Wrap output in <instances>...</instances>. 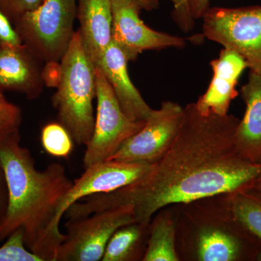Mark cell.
Returning a JSON list of instances; mask_svg holds the SVG:
<instances>
[{"label": "cell", "instance_id": "1", "mask_svg": "<svg viewBox=\"0 0 261 261\" xmlns=\"http://www.w3.org/2000/svg\"><path fill=\"white\" fill-rule=\"evenodd\" d=\"M240 120L233 115L184 108L177 135L162 159L143 177L114 191L84 197L66 211L68 219L130 204L136 222L148 226L166 206L187 204L252 187L261 165L247 161L235 145Z\"/></svg>", "mask_w": 261, "mask_h": 261}, {"label": "cell", "instance_id": "2", "mask_svg": "<svg viewBox=\"0 0 261 261\" xmlns=\"http://www.w3.org/2000/svg\"><path fill=\"white\" fill-rule=\"evenodd\" d=\"M19 130L0 140V164L6 179L8 207L0 242L15 230L24 231L27 248L42 261H56L65 235L60 224L73 181L61 163L36 168L30 151L20 145Z\"/></svg>", "mask_w": 261, "mask_h": 261}, {"label": "cell", "instance_id": "3", "mask_svg": "<svg viewBox=\"0 0 261 261\" xmlns=\"http://www.w3.org/2000/svg\"><path fill=\"white\" fill-rule=\"evenodd\" d=\"M61 68V80L51 98L58 122L75 144L87 146L95 121L96 73L95 67L84 53L78 31L62 58Z\"/></svg>", "mask_w": 261, "mask_h": 261}, {"label": "cell", "instance_id": "4", "mask_svg": "<svg viewBox=\"0 0 261 261\" xmlns=\"http://www.w3.org/2000/svg\"><path fill=\"white\" fill-rule=\"evenodd\" d=\"M76 0H44L13 23L21 41L43 63H60L74 35Z\"/></svg>", "mask_w": 261, "mask_h": 261}, {"label": "cell", "instance_id": "5", "mask_svg": "<svg viewBox=\"0 0 261 261\" xmlns=\"http://www.w3.org/2000/svg\"><path fill=\"white\" fill-rule=\"evenodd\" d=\"M202 18L204 37L236 51L261 75V6L210 8Z\"/></svg>", "mask_w": 261, "mask_h": 261}, {"label": "cell", "instance_id": "6", "mask_svg": "<svg viewBox=\"0 0 261 261\" xmlns=\"http://www.w3.org/2000/svg\"><path fill=\"white\" fill-rule=\"evenodd\" d=\"M136 222L130 204L70 219L65 224L64 241L57 253L56 261H99L115 231Z\"/></svg>", "mask_w": 261, "mask_h": 261}, {"label": "cell", "instance_id": "7", "mask_svg": "<svg viewBox=\"0 0 261 261\" xmlns=\"http://www.w3.org/2000/svg\"><path fill=\"white\" fill-rule=\"evenodd\" d=\"M97 113L93 135L84 152V168L108 161L130 137L140 132L145 121H134L122 111L111 84L95 68Z\"/></svg>", "mask_w": 261, "mask_h": 261}, {"label": "cell", "instance_id": "8", "mask_svg": "<svg viewBox=\"0 0 261 261\" xmlns=\"http://www.w3.org/2000/svg\"><path fill=\"white\" fill-rule=\"evenodd\" d=\"M184 108L172 101H165L153 110L143 128L132 136L110 160L154 164L170 148L177 135Z\"/></svg>", "mask_w": 261, "mask_h": 261}, {"label": "cell", "instance_id": "9", "mask_svg": "<svg viewBox=\"0 0 261 261\" xmlns=\"http://www.w3.org/2000/svg\"><path fill=\"white\" fill-rule=\"evenodd\" d=\"M111 3L112 41L128 61H135L145 51L181 49L186 46L184 38L158 32L146 25L140 18L143 8L138 0H111Z\"/></svg>", "mask_w": 261, "mask_h": 261}, {"label": "cell", "instance_id": "10", "mask_svg": "<svg viewBox=\"0 0 261 261\" xmlns=\"http://www.w3.org/2000/svg\"><path fill=\"white\" fill-rule=\"evenodd\" d=\"M152 165L108 160L85 168L80 178L73 181L65 201L63 211L84 197L114 191L143 177Z\"/></svg>", "mask_w": 261, "mask_h": 261}, {"label": "cell", "instance_id": "11", "mask_svg": "<svg viewBox=\"0 0 261 261\" xmlns=\"http://www.w3.org/2000/svg\"><path fill=\"white\" fill-rule=\"evenodd\" d=\"M43 62L25 44L0 47V89L37 99L43 92Z\"/></svg>", "mask_w": 261, "mask_h": 261}, {"label": "cell", "instance_id": "12", "mask_svg": "<svg viewBox=\"0 0 261 261\" xmlns=\"http://www.w3.org/2000/svg\"><path fill=\"white\" fill-rule=\"evenodd\" d=\"M213 79L205 93L195 102L200 113L228 114L231 101L238 96L236 86L245 68L246 62L236 51L224 49L219 58L211 61Z\"/></svg>", "mask_w": 261, "mask_h": 261}, {"label": "cell", "instance_id": "13", "mask_svg": "<svg viewBox=\"0 0 261 261\" xmlns=\"http://www.w3.org/2000/svg\"><path fill=\"white\" fill-rule=\"evenodd\" d=\"M128 62L121 49L112 41L96 68L102 70L126 116L134 121H145L153 109L130 81Z\"/></svg>", "mask_w": 261, "mask_h": 261}, {"label": "cell", "instance_id": "14", "mask_svg": "<svg viewBox=\"0 0 261 261\" xmlns=\"http://www.w3.org/2000/svg\"><path fill=\"white\" fill-rule=\"evenodd\" d=\"M76 18L84 53L96 68L112 42L111 0H77Z\"/></svg>", "mask_w": 261, "mask_h": 261}, {"label": "cell", "instance_id": "15", "mask_svg": "<svg viewBox=\"0 0 261 261\" xmlns=\"http://www.w3.org/2000/svg\"><path fill=\"white\" fill-rule=\"evenodd\" d=\"M240 92L246 108L235 132V145L247 161L261 165V75L250 72Z\"/></svg>", "mask_w": 261, "mask_h": 261}, {"label": "cell", "instance_id": "16", "mask_svg": "<svg viewBox=\"0 0 261 261\" xmlns=\"http://www.w3.org/2000/svg\"><path fill=\"white\" fill-rule=\"evenodd\" d=\"M149 225L133 222L117 229L108 241L102 261L143 260L149 236Z\"/></svg>", "mask_w": 261, "mask_h": 261}, {"label": "cell", "instance_id": "17", "mask_svg": "<svg viewBox=\"0 0 261 261\" xmlns=\"http://www.w3.org/2000/svg\"><path fill=\"white\" fill-rule=\"evenodd\" d=\"M227 206L233 219L261 240V192L251 187L228 194Z\"/></svg>", "mask_w": 261, "mask_h": 261}, {"label": "cell", "instance_id": "18", "mask_svg": "<svg viewBox=\"0 0 261 261\" xmlns=\"http://www.w3.org/2000/svg\"><path fill=\"white\" fill-rule=\"evenodd\" d=\"M143 261H178L175 226L171 218L159 216L149 225V236Z\"/></svg>", "mask_w": 261, "mask_h": 261}, {"label": "cell", "instance_id": "19", "mask_svg": "<svg viewBox=\"0 0 261 261\" xmlns=\"http://www.w3.org/2000/svg\"><path fill=\"white\" fill-rule=\"evenodd\" d=\"M41 142L47 154L57 158H68L73 149V139L61 123H49L43 127Z\"/></svg>", "mask_w": 261, "mask_h": 261}, {"label": "cell", "instance_id": "20", "mask_svg": "<svg viewBox=\"0 0 261 261\" xmlns=\"http://www.w3.org/2000/svg\"><path fill=\"white\" fill-rule=\"evenodd\" d=\"M0 261H42L27 248L24 231L18 228L10 233L0 247Z\"/></svg>", "mask_w": 261, "mask_h": 261}, {"label": "cell", "instance_id": "21", "mask_svg": "<svg viewBox=\"0 0 261 261\" xmlns=\"http://www.w3.org/2000/svg\"><path fill=\"white\" fill-rule=\"evenodd\" d=\"M22 123L20 108L8 101L0 102V138L19 130Z\"/></svg>", "mask_w": 261, "mask_h": 261}, {"label": "cell", "instance_id": "22", "mask_svg": "<svg viewBox=\"0 0 261 261\" xmlns=\"http://www.w3.org/2000/svg\"><path fill=\"white\" fill-rule=\"evenodd\" d=\"M44 0H0V9L12 23L25 13L35 10Z\"/></svg>", "mask_w": 261, "mask_h": 261}, {"label": "cell", "instance_id": "23", "mask_svg": "<svg viewBox=\"0 0 261 261\" xmlns=\"http://www.w3.org/2000/svg\"><path fill=\"white\" fill-rule=\"evenodd\" d=\"M173 10L171 15L173 20L181 32L188 33L193 30L195 19L190 13L189 0H171Z\"/></svg>", "mask_w": 261, "mask_h": 261}, {"label": "cell", "instance_id": "24", "mask_svg": "<svg viewBox=\"0 0 261 261\" xmlns=\"http://www.w3.org/2000/svg\"><path fill=\"white\" fill-rule=\"evenodd\" d=\"M22 44L13 23L0 9V47H15Z\"/></svg>", "mask_w": 261, "mask_h": 261}, {"label": "cell", "instance_id": "25", "mask_svg": "<svg viewBox=\"0 0 261 261\" xmlns=\"http://www.w3.org/2000/svg\"><path fill=\"white\" fill-rule=\"evenodd\" d=\"M8 207V191L6 179L0 164V228L4 224Z\"/></svg>", "mask_w": 261, "mask_h": 261}, {"label": "cell", "instance_id": "26", "mask_svg": "<svg viewBox=\"0 0 261 261\" xmlns=\"http://www.w3.org/2000/svg\"><path fill=\"white\" fill-rule=\"evenodd\" d=\"M211 0H189L190 13L195 20L202 18L210 8Z\"/></svg>", "mask_w": 261, "mask_h": 261}, {"label": "cell", "instance_id": "27", "mask_svg": "<svg viewBox=\"0 0 261 261\" xmlns=\"http://www.w3.org/2000/svg\"><path fill=\"white\" fill-rule=\"evenodd\" d=\"M144 10L151 11L157 9L159 6V0H138Z\"/></svg>", "mask_w": 261, "mask_h": 261}, {"label": "cell", "instance_id": "28", "mask_svg": "<svg viewBox=\"0 0 261 261\" xmlns=\"http://www.w3.org/2000/svg\"><path fill=\"white\" fill-rule=\"evenodd\" d=\"M252 187H254V188L256 189V190L261 192V171L259 176H257L255 181H254Z\"/></svg>", "mask_w": 261, "mask_h": 261}, {"label": "cell", "instance_id": "29", "mask_svg": "<svg viewBox=\"0 0 261 261\" xmlns=\"http://www.w3.org/2000/svg\"><path fill=\"white\" fill-rule=\"evenodd\" d=\"M5 101H8L5 98L4 93H3V91L0 89V102H5Z\"/></svg>", "mask_w": 261, "mask_h": 261}, {"label": "cell", "instance_id": "30", "mask_svg": "<svg viewBox=\"0 0 261 261\" xmlns=\"http://www.w3.org/2000/svg\"><path fill=\"white\" fill-rule=\"evenodd\" d=\"M3 137H2V138H0V140H2V139H3Z\"/></svg>", "mask_w": 261, "mask_h": 261}]
</instances>
